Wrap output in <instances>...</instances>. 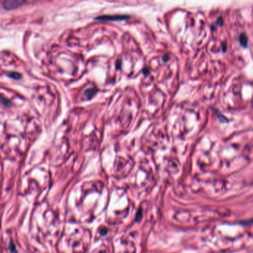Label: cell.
<instances>
[{"label": "cell", "mask_w": 253, "mask_h": 253, "mask_svg": "<svg viewBox=\"0 0 253 253\" xmlns=\"http://www.w3.org/2000/svg\"><path fill=\"white\" fill-rule=\"evenodd\" d=\"M25 1H19V0H10V1H5L2 2L3 8L6 10H11L17 7L20 6L21 5L24 4Z\"/></svg>", "instance_id": "6da1fadb"}, {"label": "cell", "mask_w": 253, "mask_h": 253, "mask_svg": "<svg viewBox=\"0 0 253 253\" xmlns=\"http://www.w3.org/2000/svg\"><path fill=\"white\" fill-rule=\"evenodd\" d=\"M127 16L125 15H104L101 17H98L97 19L100 20H123L125 19H128Z\"/></svg>", "instance_id": "7a4b0ae2"}, {"label": "cell", "mask_w": 253, "mask_h": 253, "mask_svg": "<svg viewBox=\"0 0 253 253\" xmlns=\"http://www.w3.org/2000/svg\"><path fill=\"white\" fill-rule=\"evenodd\" d=\"M239 40H240V45H241L243 47H247V43H248V38H247V37L246 36V34H244V33H242V34L240 36Z\"/></svg>", "instance_id": "3957f363"}, {"label": "cell", "mask_w": 253, "mask_h": 253, "mask_svg": "<svg viewBox=\"0 0 253 253\" xmlns=\"http://www.w3.org/2000/svg\"><path fill=\"white\" fill-rule=\"evenodd\" d=\"M8 75L9 76H10V77L15 78V79H18V78H19V76H20V74H18V73H16V72L8 73Z\"/></svg>", "instance_id": "277c9868"}, {"label": "cell", "mask_w": 253, "mask_h": 253, "mask_svg": "<svg viewBox=\"0 0 253 253\" xmlns=\"http://www.w3.org/2000/svg\"><path fill=\"white\" fill-rule=\"evenodd\" d=\"M141 217H142V212H141V210H139L138 214L136 215V220H137V221H140V219H141Z\"/></svg>", "instance_id": "5b68a950"}, {"label": "cell", "mask_w": 253, "mask_h": 253, "mask_svg": "<svg viewBox=\"0 0 253 253\" xmlns=\"http://www.w3.org/2000/svg\"><path fill=\"white\" fill-rule=\"evenodd\" d=\"M10 251H11L13 253H16V249H15V247H14V245L13 243H10Z\"/></svg>", "instance_id": "8992f818"}, {"label": "cell", "mask_w": 253, "mask_h": 253, "mask_svg": "<svg viewBox=\"0 0 253 253\" xmlns=\"http://www.w3.org/2000/svg\"><path fill=\"white\" fill-rule=\"evenodd\" d=\"M243 224H245V225H249V224H253V219H251V220H246L244 223H242Z\"/></svg>", "instance_id": "52a82bcc"}]
</instances>
